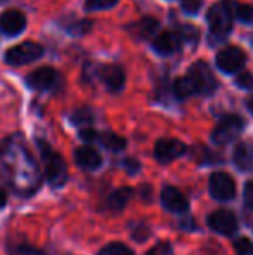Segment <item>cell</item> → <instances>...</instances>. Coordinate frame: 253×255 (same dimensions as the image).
Here are the masks:
<instances>
[{
  "mask_svg": "<svg viewBox=\"0 0 253 255\" xmlns=\"http://www.w3.org/2000/svg\"><path fill=\"white\" fill-rule=\"evenodd\" d=\"M208 24L210 31L215 38L222 40L224 37H227V33L233 28V9H231V3L227 0L215 3L212 9L208 10Z\"/></svg>",
  "mask_w": 253,
  "mask_h": 255,
  "instance_id": "obj_1",
  "label": "cell"
},
{
  "mask_svg": "<svg viewBox=\"0 0 253 255\" xmlns=\"http://www.w3.org/2000/svg\"><path fill=\"white\" fill-rule=\"evenodd\" d=\"M42 146V156H44V163H45V174L47 179L52 186H63L68 179V170L64 160L59 156L58 153H54L52 149H49V146L40 144Z\"/></svg>",
  "mask_w": 253,
  "mask_h": 255,
  "instance_id": "obj_2",
  "label": "cell"
},
{
  "mask_svg": "<svg viewBox=\"0 0 253 255\" xmlns=\"http://www.w3.org/2000/svg\"><path fill=\"white\" fill-rule=\"evenodd\" d=\"M44 54V47L35 42H23L19 45H14L5 52V61L12 66H23V64L33 63L40 59Z\"/></svg>",
  "mask_w": 253,
  "mask_h": 255,
  "instance_id": "obj_3",
  "label": "cell"
},
{
  "mask_svg": "<svg viewBox=\"0 0 253 255\" xmlns=\"http://www.w3.org/2000/svg\"><path fill=\"white\" fill-rule=\"evenodd\" d=\"M187 77L192 80L194 84V89H196V94H212L213 91L217 89V80L213 77L212 70L206 63L199 61V63H194L192 66L189 68V73Z\"/></svg>",
  "mask_w": 253,
  "mask_h": 255,
  "instance_id": "obj_4",
  "label": "cell"
},
{
  "mask_svg": "<svg viewBox=\"0 0 253 255\" xmlns=\"http://www.w3.org/2000/svg\"><path fill=\"white\" fill-rule=\"evenodd\" d=\"M241 130H243V120L236 115H227L213 128L212 139L215 144H227V142L234 141Z\"/></svg>",
  "mask_w": 253,
  "mask_h": 255,
  "instance_id": "obj_5",
  "label": "cell"
},
{
  "mask_svg": "<svg viewBox=\"0 0 253 255\" xmlns=\"http://www.w3.org/2000/svg\"><path fill=\"white\" fill-rule=\"evenodd\" d=\"M210 195L215 200H231L236 195L234 179L226 172H215L210 177Z\"/></svg>",
  "mask_w": 253,
  "mask_h": 255,
  "instance_id": "obj_6",
  "label": "cell"
},
{
  "mask_svg": "<svg viewBox=\"0 0 253 255\" xmlns=\"http://www.w3.org/2000/svg\"><path fill=\"white\" fill-rule=\"evenodd\" d=\"M245 61H247L245 52L241 51L240 47H233V45H231V47L222 49V51L217 54L215 63L224 73H234V71L243 68Z\"/></svg>",
  "mask_w": 253,
  "mask_h": 255,
  "instance_id": "obj_7",
  "label": "cell"
},
{
  "mask_svg": "<svg viewBox=\"0 0 253 255\" xmlns=\"http://www.w3.org/2000/svg\"><path fill=\"white\" fill-rule=\"evenodd\" d=\"M184 153H186V146H184V142L177 141V139H162L155 146V156L162 163L177 160Z\"/></svg>",
  "mask_w": 253,
  "mask_h": 255,
  "instance_id": "obj_8",
  "label": "cell"
},
{
  "mask_svg": "<svg viewBox=\"0 0 253 255\" xmlns=\"http://www.w3.org/2000/svg\"><path fill=\"white\" fill-rule=\"evenodd\" d=\"M208 224L213 231L220 233V235H233L238 228L236 215L231 210H215L208 217Z\"/></svg>",
  "mask_w": 253,
  "mask_h": 255,
  "instance_id": "obj_9",
  "label": "cell"
},
{
  "mask_svg": "<svg viewBox=\"0 0 253 255\" xmlns=\"http://www.w3.org/2000/svg\"><path fill=\"white\" fill-rule=\"evenodd\" d=\"M99 77L111 92H120L125 85V71L118 64H104L99 70Z\"/></svg>",
  "mask_w": 253,
  "mask_h": 255,
  "instance_id": "obj_10",
  "label": "cell"
},
{
  "mask_svg": "<svg viewBox=\"0 0 253 255\" xmlns=\"http://www.w3.org/2000/svg\"><path fill=\"white\" fill-rule=\"evenodd\" d=\"M24 28H26V17L19 10L9 9L0 16V30H2V33L16 37Z\"/></svg>",
  "mask_w": 253,
  "mask_h": 255,
  "instance_id": "obj_11",
  "label": "cell"
},
{
  "mask_svg": "<svg viewBox=\"0 0 253 255\" xmlns=\"http://www.w3.org/2000/svg\"><path fill=\"white\" fill-rule=\"evenodd\" d=\"M26 82L31 89H37V91H49V89L56 87V84L59 82V77L52 68H40V70H35L33 73H30V77L26 78Z\"/></svg>",
  "mask_w": 253,
  "mask_h": 255,
  "instance_id": "obj_12",
  "label": "cell"
},
{
  "mask_svg": "<svg viewBox=\"0 0 253 255\" xmlns=\"http://www.w3.org/2000/svg\"><path fill=\"white\" fill-rule=\"evenodd\" d=\"M162 205L170 212H186L189 203L182 191L173 186H165L162 191Z\"/></svg>",
  "mask_w": 253,
  "mask_h": 255,
  "instance_id": "obj_13",
  "label": "cell"
},
{
  "mask_svg": "<svg viewBox=\"0 0 253 255\" xmlns=\"http://www.w3.org/2000/svg\"><path fill=\"white\" fill-rule=\"evenodd\" d=\"M180 37L179 33H173V31H163L158 37L153 40V49L162 56H170V54L177 52L180 47Z\"/></svg>",
  "mask_w": 253,
  "mask_h": 255,
  "instance_id": "obj_14",
  "label": "cell"
},
{
  "mask_svg": "<svg viewBox=\"0 0 253 255\" xmlns=\"http://www.w3.org/2000/svg\"><path fill=\"white\" fill-rule=\"evenodd\" d=\"M101 154L90 146H82L75 151V163L85 170H95L101 165Z\"/></svg>",
  "mask_w": 253,
  "mask_h": 255,
  "instance_id": "obj_15",
  "label": "cell"
},
{
  "mask_svg": "<svg viewBox=\"0 0 253 255\" xmlns=\"http://www.w3.org/2000/svg\"><path fill=\"white\" fill-rule=\"evenodd\" d=\"M156 30H158V21H156L155 17H142L141 21H137V23H134L128 28V31H130L135 38H141V40L151 38Z\"/></svg>",
  "mask_w": 253,
  "mask_h": 255,
  "instance_id": "obj_16",
  "label": "cell"
},
{
  "mask_svg": "<svg viewBox=\"0 0 253 255\" xmlns=\"http://www.w3.org/2000/svg\"><path fill=\"white\" fill-rule=\"evenodd\" d=\"M234 163L240 170H253V146L248 142H240L234 149Z\"/></svg>",
  "mask_w": 253,
  "mask_h": 255,
  "instance_id": "obj_17",
  "label": "cell"
},
{
  "mask_svg": "<svg viewBox=\"0 0 253 255\" xmlns=\"http://www.w3.org/2000/svg\"><path fill=\"white\" fill-rule=\"evenodd\" d=\"M130 196H132V191L128 188L116 189L115 193H111V195L108 196V200H106V207H108L109 210H122V208L128 203Z\"/></svg>",
  "mask_w": 253,
  "mask_h": 255,
  "instance_id": "obj_18",
  "label": "cell"
},
{
  "mask_svg": "<svg viewBox=\"0 0 253 255\" xmlns=\"http://www.w3.org/2000/svg\"><path fill=\"white\" fill-rule=\"evenodd\" d=\"M173 92H175V96L179 99H186V98H189V96L196 94V89H194L192 80L186 75V77H180L175 80V84H173Z\"/></svg>",
  "mask_w": 253,
  "mask_h": 255,
  "instance_id": "obj_19",
  "label": "cell"
},
{
  "mask_svg": "<svg viewBox=\"0 0 253 255\" xmlns=\"http://www.w3.org/2000/svg\"><path fill=\"white\" fill-rule=\"evenodd\" d=\"M99 139H101L102 146L108 149H111V151H122L123 148L127 146V141L123 137H120V135L113 134V132H106V134L99 135Z\"/></svg>",
  "mask_w": 253,
  "mask_h": 255,
  "instance_id": "obj_20",
  "label": "cell"
},
{
  "mask_svg": "<svg viewBox=\"0 0 253 255\" xmlns=\"http://www.w3.org/2000/svg\"><path fill=\"white\" fill-rule=\"evenodd\" d=\"M99 255H134V254H132V250L128 249L127 245H123V243H109V245H106L104 249L101 250Z\"/></svg>",
  "mask_w": 253,
  "mask_h": 255,
  "instance_id": "obj_21",
  "label": "cell"
},
{
  "mask_svg": "<svg viewBox=\"0 0 253 255\" xmlns=\"http://www.w3.org/2000/svg\"><path fill=\"white\" fill-rule=\"evenodd\" d=\"M234 252L236 255H253V243L248 238H238L234 242Z\"/></svg>",
  "mask_w": 253,
  "mask_h": 255,
  "instance_id": "obj_22",
  "label": "cell"
},
{
  "mask_svg": "<svg viewBox=\"0 0 253 255\" xmlns=\"http://www.w3.org/2000/svg\"><path fill=\"white\" fill-rule=\"evenodd\" d=\"M236 16L243 23H253V5L247 3H238L236 5Z\"/></svg>",
  "mask_w": 253,
  "mask_h": 255,
  "instance_id": "obj_23",
  "label": "cell"
},
{
  "mask_svg": "<svg viewBox=\"0 0 253 255\" xmlns=\"http://www.w3.org/2000/svg\"><path fill=\"white\" fill-rule=\"evenodd\" d=\"M10 255H45L42 250L35 249L31 245H26V243H19L12 249V254Z\"/></svg>",
  "mask_w": 253,
  "mask_h": 255,
  "instance_id": "obj_24",
  "label": "cell"
},
{
  "mask_svg": "<svg viewBox=\"0 0 253 255\" xmlns=\"http://www.w3.org/2000/svg\"><path fill=\"white\" fill-rule=\"evenodd\" d=\"M118 0H87L85 7L88 10H102V9H109L113 7Z\"/></svg>",
  "mask_w": 253,
  "mask_h": 255,
  "instance_id": "obj_25",
  "label": "cell"
},
{
  "mask_svg": "<svg viewBox=\"0 0 253 255\" xmlns=\"http://www.w3.org/2000/svg\"><path fill=\"white\" fill-rule=\"evenodd\" d=\"M92 113L87 110V108H82V110L75 111L73 115H71V120H73V124H90L92 122Z\"/></svg>",
  "mask_w": 253,
  "mask_h": 255,
  "instance_id": "obj_26",
  "label": "cell"
},
{
  "mask_svg": "<svg viewBox=\"0 0 253 255\" xmlns=\"http://www.w3.org/2000/svg\"><path fill=\"white\" fill-rule=\"evenodd\" d=\"M179 37H180V40H186V42H189V44H192V42L198 40V30L189 26V24H186V26L180 30Z\"/></svg>",
  "mask_w": 253,
  "mask_h": 255,
  "instance_id": "obj_27",
  "label": "cell"
},
{
  "mask_svg": "<svg viewBox=\"0 0 253 255\" xmlns=\"http://www.w3.org/2000/svg\"><path fill=\"white\" fill-rule=\"evenodd\" d=\"M170 254H172V247H170V243L160 242V243H156V245L153 247V249L149 250L146 255H170Z\"/></svg>",
  "mask_w": 253,
  "mask_h": 255,
  "instance_id": "obj_28",
  "label": "cell"
},
{
  "mask_svg": "<svg viewBox=\"0 0 253 255\" xmlns=\"http://www.w3.org/2000/svg\"><path fill=\"white\" fill-rule=\"evenodd\" d=\"M203 5V0H182V10L186 14H196Z\"/></svg>",
  "mask_w": 253,
  "mask_h": 255,
  "instance_id": "obj_29",
  "label": "cell"
},
{
  "mask_svg": "<svg viewBox=\"0 0 253 255\" xmlns=\"http://www.w3.org/2000/svg\"><path fill=\"white\" fill-rule=\"evenodd\" d=\"M236 84L243 89H252L253 87V77L250 73H241L240 77L236 78Z\"/></svg>",
  "mask_w": 253,
  "mask_h": 255,
  "instance_id": "obj_30",
  "label": "cell"
},
{
  "mask_svg": "<svg viewBox=\"0 0 253 255\" xmlns=\"http://www.w3.org/2000/svg\"><path fill=\"white\" fill-rule=\"evenodd\" d=\"M80 137L84 139L85 142H92V141H95V139L99 137V134L94 130V128H82Z\"/></svg>",
  "mask_w": 253,
  "mask_h": 255,
  "instance_id": "obj_31",
  "label": "cell"
},
{
  "mask_svg": "<svg viewBox=\"0 0 253 255\" xmlns=\"http://www.w3.org/2000/svg\"><path fill=\"white\" fill-rule=\"evenodd\" d=\"M245 200L250 207H253V181L247 182V186H245Z\"/></svg>",
  "mask_w": 253,
  "mask_h": 255,
  "instance_id": "obj_32",
  "label": "cell"
},
{
  "mask_svg": "<svg viewBox=\"0 0 253 255\" xmlns=\"http://www.w3.org/2000/svg\"><path fill=\"white\" fill-rule=\"evenodd\" d=\"M5 202H7V195H5V191H3L2 188H0V208L5 205Z\"/></svg>",
  "mask_w": 253,
  "mask_h": 255,
  "instance_id": "obj_33",
  "label": "cell"
},
{
  "mask_svg": "<svg viewBox=\"0 0 253 255\" xmlns=\"http://www.w3.org/2000/svg\"><path fill=\"white\" fill-rule=\"evenodd\" d=\"M248 108H250V111L253 113V96H252L250 99H248Z\"/></svg>",
  "mask_w": 253,
  "mask_h": 255,
  "instance_id": "obj_34",
  "label": "cell"
}]
</instances>
